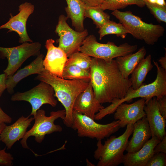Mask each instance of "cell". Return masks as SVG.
Listing matches in <instances>:
<instances>
[{"instance_id":"1","label":"cell","mask_w":166,"mask_h":166,"mask_svg":"<svg viewBox=\"0 0 166 166\" xmlns=\"http://www.w3.org/2000/svg\"><path fill=\"white\" fill-rule=\"evenodd\" d=\"M89 70L95 97L101 104L122 99L131 86L130 79L122 76L115 60L107 61L93 57Z\"/></svg>"},{"instance_id":"2","label":"cell","mask_w":166,"mask_h":166,"mask_svg":"<svg viewBox=\"0 0 166 166\" xmlns=\"http://www.w3.org/2000/svg\"><path fill=\"white\" fill-rule=\"evenodd\" d=\"M34 79L45 82L53 87L54 96L61 103L65 111L63 123L66 126L71 127L75 101L86 88L90 81L65 79L52 74L45 69Z\"/></svg>"},{"instance_id":"3","label":"cell","mask_w":166,"mask_h":166,"mask_svg":"<svg viewBox=\"0 0 166 166\" xmlns=\"http://www.w3.org/2000/svg\"><path fill=\"white\" fill-rule=\"evenodd\" d=\"M157 69V75L155 80L148 85H142L136 89L131 87L124 97L121 99H115L111 104L105 108L100 109L95 116V120H100L108 115L114 113L118 106L125 102L132 101L134 98L140 97L145 99V102L153 97L158 99L166 95V70L153 61Z\"/></svg>"},{"instance_id":"4","label":"cell","mask_w":166,"mask_h":166,"mask_svg":"<svg viewBox=\"0 0 166 166\" xmlns=\"http://www.w3.org/2000/svg\"><path fill=\"white\" fill-rule=\"evenodd\" d=\"M133 124H128L123 134L118 137L112 136L102 144L98 140L93 156L98 160L97 166H117L122 163L124 153L128 139L132 134Z\"/></svg>"},{"instance_id":"5","label":"cell","mask_w":166,"mask_h":166,"mask_svg":"<svg viewBox=\"0 0 166 166\" xmlns=\"http://www.w3.org/2000/svg\"><path fill=\"white\" fill-rule=\"evenodd\" d=\"M111 14L124 25L129 34L147 45H154L164 34L165 29L162 26L146 23L130 11L117 10L113 11Z\"/></svg>"},{"instance_id":"6","label":"cell","mask_w":166,"mask_h":166,"mask_svg":"<svg viewBox=\"0 0 166 166\" xmlns=\"http://www.w3.org/2000/svg\"><path fill=\"white\" fill-rule=\"evenodd\" d=\"M137 47V45H130L127 43L119 46L111 42L105 44L100 43L94 35L91 34L83 41L79 51L90 57L110 61L115 58L133 53Z\"/></svg>"},{"instance_id":"7","label":"cell","mask_w":166,"mask_h":166,"mask_svg":"<svg viewBox=\"0 0 166 166\" xmlns=\"http://www.w3.org/2000/svg\"><path fill=\"white\" fill-rule=\"evenodd\" d=\"M72 128L77 131L78 136L96 139L97 140L108 138L120 128L119 121L106 124L98 123L94 120L73 110Z\"/></svg>"},{"instance_id":"8","label":"cell","mask_w":166,"mask_h":166,"mask_svg":"<svg viewBox=\"0 0 166 166\" xmlns=\"http://www.w3.org/2000/svg\"><path fill=\"white\" fill-rule=\"evenodd\" d=\"M65 116V109L52 111L49 116L45 115L44 110L38 109L34 118L35 120L34 125L30 130L26 132L20 141L22 147L25 149H30L27 144V140L30 136H34L35 141L38 143H41L46 135L55 132H61L62 127L55 124L54 121L58 118L63 120Z\"/></svg>"},{"instance_id":"9","label":"cell","mask_w":166,"mask_h":166,"mask_svg":"<svg viewBox=\"0 0 166 166\" xmlns=\"http://www.w3.org/2000/svg\"><path fill=\"white\" fill-rule=\"evenodd\" d=\"M54 96L53 87L43 81L41 82L31 89L24 92H17L12 95L13 101H25L29 103L32 108L30 115L34 118L37 111L43 105L47 104L53 107L56 106L57 102Z\"/></svg>"},{"instance_id":"10","label":"cell","mask_w":166,"mask_h":166,"mask_svg":"<svg viewBox=\"0 0 166 166\" xmlns=\"http://www.w3.org/2000/svg\"><path fill=\"white\" fill-rule=\"evenodd\" d=\"M41 47L38 42H25L13 47H0V53L8 61L7 66L3 71L7 79L12 76L29 57L39 54Z\"/></svg>"},{"instance_id":"11","label":"cell","mask_w":166,"mask_h":166,"mask_svg":"<svg viewBox=\"0 0 166 166\" xmlns=\"http://www.w3.org/2000/svg\"><path fill=\"white\" fill-rule=\"evenodd\" d=\"M68 18L63 14L60 15L55 32L59 37L57 40L58 47L68 57L73 53L79 51L83 42L88 35V32L86 29L81 32L73 30L68 24Z\"/></svg>"},{"instance_id":"12","label":"cell","mask_w":166,"mask_h":166,"mask_svg":"<svg viewBox=\"0 0 166 166\" xmlns=\"http://www.w3.org/2000/svg\"><path fill=\"white\" fill-rule=\"evenodd\" d=\"M34 7L31 3L26 2L18 6L19 12L13 16L10 14V18L5 24L0 26V29H6L10 31H14L20 37L19 42L22 43L26 42H33L27 32L26 22L29 16L34 11Z\"/></svg>"},{"instance_id":"13","label":"cell","mask_w":166,"mask_h":166,"mask_svg":"<svg viewBox=\"0 0 166 166\" xmlns=\"http://www.w3.org/2000/svg\"><path fill=\"white\" fill-rule=\"evenodd\" d=\"M54 42L52 39L46 41L45 46L47 52L43 61V65L45 69L50 73L63 78V72L68 57L62 49L54 46Z\"/></svg>"},{"instance_id":"14","label":"cell","mask_w":166,"mask_h":166,"mask_svg":"<svg viewBox=\"0 0 166 166\" xmlns=\"http://www.w3.org/2000/svg\"><path fill=\"white\" fill-rule=\"evenodd\" d=\"M145 99L141 98L131 104L124 103L119 105L114 113V118L119 121L120 128H124L128 124H134L146 116L144 110Z\"/></svg>"},{"instance_id":"15","label":"cell","mask_w":166,"mask_h":166,"mask_svg":"<svg viewBox=\"0 0 166 166\" xmlns=\"http://www.w3.org/2000/svg\"><path fill=\"white\" fill-rule=\"evenodd\" d=\"M104 108L96 99L89 81L86 88L76 98L73 105V110L95 120V115L100 109Z\"/></svg>"},{"instance_id":"16","label":"cell","mask_w":166,"mask_h":166,"mask_svg":"<svg viewBox=\"0 0 166 166\" xmlns=\"http://www.w3.org/2000/svg\"><path fill=\"white\" fill-rule=\"evenodd\" d=\"M144 110L150 129L152 137L156 136L162 140L166 136V121L159 111L156 97H153L145 102Z\"/></svg>"},{"instance_id":"17","label":"cell","mask_w":166,"mask_h":166,"mask_svg":"<svg viewBox=\"0 0 166 166\" xmlns=\"http://www.w3.org/2000/svg\"><path fill=\"white\" fill-rule=\"evenodd\" d=\"M30 116H22L12 124L6 126L0 135V140L5 144L7 149H10L16 142L23 137L34 120Z\"/></svg>"},{"instance_id":"18","label":"cell","mask_w":166,"mask_h":166,"mask_svg":"<svg viewBox=\"0 0 166 166\" xmlns=\"http://www.w3.org/2000/svg\"><path fill=\"white\" fill-rule=\"evenodd\" d=\"M160 140L156 136L152 137L137 152L124 155L122 163L124 166H145L154 154L155 146Z\"/></svg>"},{"instance_id":"19","label":"cell","mask_w":166,"mask_h":166,"mask_svg":"<svg viewBox=\"0 0 166 166\" xmlns=\"http://www.w3.org/2000/svg\"><path fill=\"white\" fill-rule=\"evenodd\" d=\"M132 136L128 140L126 151L135 152L139 150L150 139L151 133L146 116L133 124Z\"/></svg>"},{"instance_id":"20","label":"cell","mask_w":166,"mask_h":166,"mask_svg":"<svg viewBox=\"0 0 166 166\" xmlns=\"http://www.w3.org/2000/svg\"><path fill=\"white\" fill-rule=\"evenodd\" d=\"M44 55L40 53L28 65L15 73L6 80V89L10 94L14 93V89L22 79L32 74H39L44 69L43 65Z\"/></svg>"},{"instance_id":"21","label":"cell","mask_w":166,"mask_h":166,"mask_svg":"<svg viewBox=\"0 0 166 166\" xmlns=\"http://www.w3.org/2000/svg\"><path fill=\"white\" fill-rule=\"evenodd\" d=\"M146 54V50L143 46L135 53L116 58L117 66L124 78H128L135 67L144 58Z\"/></svg>"},{"instance_id":"22","label":"cell","mask_w":166,"mask_h":166,"mask_svg":"<svg viewBox=\"0 0 166 166\" xmlns=\"http://www.w3.org/2000/svg\"><path fill=\"white\" fill-rule=\"evenodd\" d=\"M67 6L65 8L67 17L71 20L75 30L84 31V22L86 5L80 0H65Z\"/></svg>"},{"instance_id":"23","label":"cell","mask_w":166,"mask_h":166,"mask_svg":"<svg viewBox=\"0 0 166 166\" xmlns=\"http://www.w3.org/2000/svg\"><path fill=\"white\" fill-rule=\"evenodd\" d=\"M153 68L151 63V55L149 54L139 62L131 73V77L129 79L131 83V87L135 89L140 87L148 73Z\"/></svg>"},{"instance_id":"24","label":"cell","mask_w":166,"mask_h":166,"mask_svg":"<svg viewBox=\"0 0 166 166\" xmlns=\"http://www.w3.org/2000/svg\"><path fill=\"white\" fill-rule=\"evenodd\" d=\"M84 16L85 18L92 19L96 28L99 29L110 20V16L104 11L100 6H91L86 5Z\"/></svg>"},{"instance_id":"25","label":"cell","mask_w":166,"mask_h":166,"mask_svg":"<svg viewBox=\"0 0 166 166\" xmlns=\"http://www.w3.org/2000/svg\"><path fill=\"white\" fill-rule=\"evenodd\" d=\"M99 40L109 34H115L117 37L125 38L129 32L124 25L110 20L104 25L99 30Z\"/></svg>"},{"instance_id":"26","label":"cell","mask_w":166,"mask_h":166,"mask_svg":"<svg viewBox=\"0 0 166 166\" xmlns=\"http://www.w3.org/2000/svg\"><path fill=\"white\" fill-rule=\"evenodd\" d=\"M62 77L64 79L70 80L90 81V70L73 65L65 66L63 70Z\"/></svg>"},{"instance_id":"27","label":"cell","mask_w":166,"mask_h":166,"mask_svg":"<svg viewBox=\"0 0 166 166\" xmlns=\"http://www.w3.org/2000/svg\"><path fill=\"white\" fill-rule=\"evenodd\" d=\"M133 5L141 8L145 6L143 0H104L100 7L104 10L113 11L123 9L128 6Z\"/></svg>"},{"instance_id":"28","label":"cell","mask_w":166,"mask_h":166,"mask_svg":"<svg viewBox=\"0 0 166 166\" xmlns=\"http://www.w3.org/2000/svg\"><path fill=\"white\" fill-rule=\"evenodd\" d=\"M92 58L80 51L75 52L69 57L65 66L73 65L80 68L89 70Z\"/></svg>"},{"instance_id":"29","label":"cell","mask_w":166,"mask_h":166,"mask_svg":"<svg viewBox=\"0 0 166 166\" xmlns=\"http://www.w3.org/2000/svg\"><path fill=\"white\" fill-rule=\"evenodd\" d=\"M145 6L149 10L151 14L159 22L166 23V7H162L152 5L144 2Z\"/></svg>"},{"instance_id":"30","label":"cell","mask_w":166,"mask_h":166,"mask_svg":"<svg viewBox=\"0 0 166 166\" xmlns=\"http://www.w3.org/2000/svg\"><path fill=\"white\" fill-rule=\"evenodd\" d=\"M166 153H154L150 158L145 166H166Z\"/></svg>"},{"instance_id":"31","label":"cell","mask_w":166,"mask_h":166,"mask_svg":"<svg viewBox=\"0 0 166 166\" xmlns=\"http://www.w3.org/2000/svg\"><path fill=\"white\" fill-rule=\"evenodd\" d=\"M6 148L0 149V166H11L14 158L12 155L6 151Z\"/></svg>"},{"instance_id":"32","label":"cell","mask_w":166,"mask_h":166,"mask_svg":"<svg viewBox=\"0 0 166 166\" xmlns=\"http://www.w3.org/2000/svg\"><path fill=\"white\" fill-rule=\"evenodd\" d=\"M159 111L163 117L166 120V95L157 99Z\"/></svg>"},{"instance_id":"33","label":"cell","mask_w":166,"mask_h":166,"mask_svg":"<svg viewBox=\"0 0 166 166\" xmlns=\"http://www.w3.org/2000/svg\"><path fill=\"white\" fill-rule=\"evenodd\" d=\"M153 152L154 153L159 152L166 153V136L156 145L153 150Z\"/></svg>"},{"instance_id":"34","label":"cell","mask_w":166,"mask_h":166,"mask_svg":"<svg viewBox=\"0 0 166 166\" xmlns=\"http://www.w3.org/2000/svg\"><path fill=\"white\" fill-rule=\"evenodd\" d=\"M6 75L4 73L0 74V97L5 90L6 89Z\"/></svg>"},{"instance_id":"35","label":"cell","mask_w":166,"mask_h":166,"mask_svg":"<svg viewBox=\"0 0 166 166\" xmlns=\"http://www.w3.org/2000/svg\"><path fill=\"white\" fill-rule=\"evenodd\" d=\"M12 121V118L6 113L0 107V122L10 124Z\"/></svg>"},{"instance_id":"36","label":"cell","mask_w":166,"mask_h":166,"mask_svg":"<svg viewBox=\"0 0 166 166\" xmlns=\"http://www.w3.org/2000/svg\"><path fill=\"white\" fill-rule=\"evenodd\" d=\"M86 5L95 6H100L104 0H80Z\"/></svg>"},{"instance_id":"37","label":"cell","mask_w":166,"mask_h":166,"mask_svg":"<svg viewBox=\"0 0 166 166\" xmlns=\"http://www.w3.org/2000/svg\"><path fill=\"white\" fill-rule=\"evenodd\" d=\"M144 2L162 7H166L165 0H143Z\"/></svg>"},{"instance_id":"38","label":"cell","mask_w":166,"mask_h":166,"mask_svg":"<svg viewBox=\"0 0 166 166\" xmlns=\"http://www.w3.org/2000/svg\"><path fill=\"white\" fill-rule=\"evenodd\" d=\"M158 61L160 64L161 67L166 70V54L163 57H160L158 60Z\"/></svg>"},{"instance_id":"39","label":"cell","mask_w":166,"mask_h":166,"mask_svg":"<svg viewBox=\"0 0 166 166\" xmlns=\"http://www.w3.org/2000/svg\"><path fill=\"white\" fill-rule=\"evenodd\" d=\"M6 125V123L3 122H0V135ZM0 149H1L0 147Z\"/></svg>"}]
</instances>
